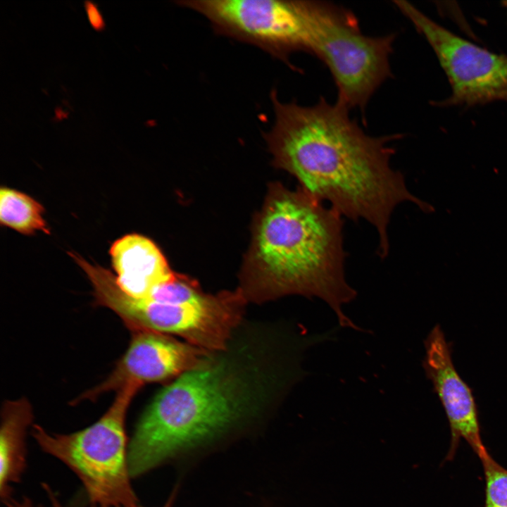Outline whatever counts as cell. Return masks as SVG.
<instances>
[{
	"label": "cell",
	"instance_id": "cell-4",
	"mask_svg": "<svg viewBox=\"0 0 507 507\" xmlns=\"http://www.w3.org/2000/svg\"><path fill=\"white\" fill-rule=\"evenodd\" d=\"M306 28V48L329 69L337 103L364 112L375 91L392 75L389 62L394 34L361 32L355 15L327 2L299 1Z\"/></svg>",
	"mask_w": 507,
	"mask_h": 507
},
{
	"label": "cell",
	"instance_id": "cell-10",
	"mask_svg": "<svg viewBox=\"0 0 507 507\" xmlns=\"http://www.w3.org/2000/svg\"><path fill=\"white\" fill-rule=\"evenodd\" d=\"M424 344L423 368L444 407L450 427V446L445 461L453 460L461 439L479 456L487 449L481 438L475 399L454 366L451 345L439 325L431 330Z\"/></svg>",
	"mask_w": 507,
	"mask_h": 507
},
{
	"label": "cell",
	"instance_id": "cell-14",
	"mask_svg": "<svg viewBox=\"0 0 507 507\" xmlns=\"http://www.w3.org/2000/svg\"><path fill=\"white\" fill-rule=\"evenodd\" d=\"M478 457L485 479L484 507H507V470L499 464L487 450Z\"/></svg>",
	"mask_w": 507,
	"mask_h": 507
},
{
	"label": "cell",
	"instance_id": "cell-6",
	"mask_svg": "<svg viewBox=\"0 0 507 507\" xmlns=\"http://www.w3.org/2000/svg\"><path fill=\"white\" fill-rule=\"evenodd\" d=\"M244 293H201L181 303H165L130 296L120 303V316L132 332L151 330L176 334L209 352L227 349L241 326L246 302Z\"/></svg>",
	"mask_w": 507,
	"mask_h": 507
},
{
	"label": "cell",
	"instance_id": "cell-16",
	"mask_svg": "<svg viewBox=\"0 0 507 507\" xmlns=\"http://www.w3.org/2000/svg\"><path fill=\"white\" fill-rule=\"evenodd\" d=\"M44 489L46 492L47 496L49 500L51 507H64L56 496L55 492L51 489V487L46 484H43ZM173 497L167 502L163 507H171L173 502ZM139 507V506H138Z\"/></svg>",
	"mask_w": 507,
	"mask_h": 507
},
{
	"label": "cell",
	"instance_id": "cell-11",
	"mask_svg": "<svg viewBox=\"0 0 507 507\" xmlns=\"http://www.w3.org/2000/svg\"><path fill=\"white\" fill-rule=\"evenodd\" d=\"M109 254L118 285L132 298L148 299L157 287L176 275L154 242L141 234L118 239Z\"/></svg>",
	"mask_w": 507,
	"mask_h": 507
},
{
	"label": "cell",
	"instance_id": "cell-7",
	"mask_svg": "<svg viewBox=\"0 0 507 507\" xmlns=\"http://www.w3.org/2000/svg\"><path fill=\"white\" fill-rule=\"evenodd\" d=\"M394 3L428 42L447 77L451 94L434 105L470 107L507 102V56L456 35L406 1Z\"/></svg>",
	"mask_w": 507,
	"mask_h": 507
},
{
	"label": "cell",
	"instance_id": "cell-18",
	"mask_svg": "<svg viewBox=\"0 0 507 507\" xmlns=\"http://www.w3.org/2000/svg\"><path fill=\"white\" fill-rule=\"evenodd\" d=\"M502 5L504 6L507 10V1H502Z\"/></svg>",
	"mask_w": 507,
	"mask_h": 507
},
{
	"label": "cell",
	"instance_id": "cell-3",
	"mask_svg": "<svg viewBox=\"0 0 507 507\" xmlns=\"http://www.w3.org/2000/svg\"><path fill=\"white\" fill-rule=\"evenodd\" d=\"M343 228L342 216L330 206L301 187H277L258 232L259 270L252 299L317 297L334 311L342 327L360 330L342 308L357 295L346 279Z\"/></svg>",
	"mask_w": 507,
	"mask_h": 507
},
{
	"label": "cell",
	"instance_id": "cell-9",
	"mask_svg": "<svg viewBox=\"0 0 507 507\" xmlns=\"http://www.w3.org/2000/svg\"><path fill=\"white\" fill-rule=\"evenodd\" d=\"M211 353L170 334L151 330L133 332L127 350L110 375L75 401L94 400L127 386L140 389L146 383L172 382L199 367Z\"/></svg>",
	"mask_w": 507,
	"mask_h": 507
},
{
	"label": "cell",
	"instance_id": "cell-12",
	"mask_svg": "<svg viewBox=\"0 0 507 507\" xmlns=\"http://www.w3.org/2000/svg\"><path fill=\"white\" fill-rule=\"evenodd\" d=\"M31 405L25 399L7 401L1 412L0 430V493L3 501L11 496L26 467L25 435L32 421Z\"/></svg>",
	"mask_w": 507,
	"mask_h": 507
},
{
	"label": "cell",
	"instance_id": "cell-17",
	"mask_svg": "<svg viewBox=\"0 0 507 507\" xmlns=\"http://www.w3.org/2000/svg\"><path fill=\"white\" fill-rule=\"evenodd\" d=\"M4 503L7 507H33L32 501L26 496L20 499H15L11 496Z\"/></svg>",
	"mask_w": 507,
	"mask_h": 507
},
{
	"label": "cell",
	"instance_id": "cell-2",
	"mask_svg": "<svg viewBox=\"0 0 507 507\" xmlns=\"http://www.w3.org/2000/svg\"><path fill=\"white\" fill-rule=\"evenodd\" d=\"M274 122L265 139L275 164L300 187L353 221L364 220L378 234L377 254L387 257L388 227L395 208L406 201L425 213L434 208L413 194L404 175L391 166L389 144L401 134L371 136L349 110L324 98L311 106L281 101L271 93Z\"/></svg>",
	"mask_w": 507,
	"mask_h": 507
},
{
	"label": "cell",
	"instance_id": "cell-1",
	"mask_svg": "<svg viewBox=\"0 0 507 507\" xmlns=\"http://www.w3.org/2000/svg\"><path fill=\"white\" fill-rule=\"evenodd\" d=\"M306 351L303 341L280 324L265 337H240L237 330L226 349L212 353L154 397L130 443L131 477L279 403L305 377Z\"/></svg>",
	"mask_w": 507,
	"mask_h": 507
},
{
	"label": "cell",
	"instance_id": "cell-8",
	"mask_svg": "<svg viewBox=\"0 0 507 507\" xmlns=\"http://www.w3.org/2000/svg\"><path fill=\"white\" fill-rule=\"evenodd\" d=\"M181 6L206 18L215 31L287 61L305 51L306 28L299 1L189 0Z\"/></svg>",
	"mask_w": 507,
	"mask_h": 507
},
{
	"label": "cell",
	"instance_id": "cell-13",
	"mask_svg": "<svg viewBox=\"0 0 507 507\" xmlns=\"http://www.w3.org/2000/svg\"><path fill=\"white\" fill-rule=\"evenodd\" d=\"M44 208L30 196L20 191L0 189V223L25 235L37 232L49 234L50 229L43 217Z\"/></svg>",
	"mask_w": 507,
	"mask_h": 507
},
{
	"label": "cell",
	"instance_id": "cell-15",
	"mask_svg": "<svg viewBox=\"0 0 507 507\" xmlns=\"http://www.w3.org/2000/svg\"><path fill=\"white\" fill-rule=\"evenodd\" d=\"M84 6L92 26L96 30H102L104 27V22L95 4L91 1H86Z\"/></svg>",
	"mask_w": 507,
	"mask_h": 507
},
{
	"label": "cell",
	"instance_id": "cell-5",
	"mask_svg": "<svg viewBox=\"0 0 507 507\" xmlns=\"http://www.w3.org/2000/svg\"><path fill=\"white\" fill-rule=\"evenodd\" d=\"M139 389L125 387L91 426L70 434H50L39 425L32 434L41 449L68 466L82 481L91 507H138L130 484L125 418Z\"/></svg>",
	"mask_w": 507,
	"mask_h": 507
}]
</instances>
